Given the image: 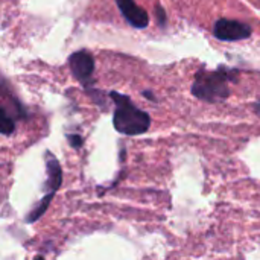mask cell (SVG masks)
<instances>
[{
	"instance_id": "cell-1",
	"label": "cell",
	"mask_w": 260,
	"mask_h": 260,
	"mask_svg": "<svg viewBox=\"0 0 260 260\" xmlns=\"http://www.w3.org/2000/svg\"><path fill=\"white\" fill-rule=\"evenodd\" d=\"M238 75V70L229 69L225 66H219L213 72L201 69L195 75V81L192 84V94L204 102H222L230 96L229 84L236 82Z\"/></svg>"
},
{
	"instance_id": "cell-2",
	"label": "cell",
	"mask_w": 260,
	"mask_h": 260,
	"mask_svg": "<svg viewBox=\"0 0 260 260\" xmlns=\"http://www.w3.org/2000/svg\"><path fill=\"white\" fill-rule=\"evenodd\" d=\"M110 98L116 104L113 125L117 133L125 136L145 134L151 126V117L146 111L137 108L126 94L110 91Z\"/></svg>"
},
{
	"instance_id": "cell-3",
	"label": "cell",
	"mask_w": 260,
	"mask_h": 260,
	"mask_svg": "<svg viewBox=\"0 0 260 260\" xmlns=\"http://www.w3.org/2000/svg\"><path fill=\"white\" fill-rule=\"evenodd\" d=\"M69 66L72 70V75L85 87V90L90 88L91 84V76L94 73V58L93 55L82 49V50H76L75 53H72L69 56Z\"/></svg>"
},
{
	"instance_id": "cell-4",
	"label": "cell",
	"mask_w": 260,
	"mask_h": 260,
	"mask_svg": "<svg viewBox=\"0 0 260 260\" xmlns=\"http://www.w3.org/2000/svg\"><path fill=\"white\" fill-rule=\"evenodd\" d=\"M213 34L221 41H239V40L250 38L253 29L251 26L238 20L219 18L213 26Z\"/></svg>"
},
{
	"instance_id": "cell-5",
	"label": "cell",
	"mask_w": 260,
	"mask_h": 260,
	"mask_svg": "<svg viewBox=\"0 0 260 260\" xmlns=\"http://www.w3.org/2000/svg\"><path fill=\"white\" fill-rule=\"evenodd\" d=\"M125 20L136 29H145L149 24L148 12L136 5L134 0H116Z\"/></svg>"
},
{
	"instance_id": "cell-6",
	"label": "cell",
	"mask_w": 260,
	"mask_h": 260,
	"mask_svg": "<svg viewBox=\"0 0 260 260\" xmlns=\"http://www.w3.org/2000/svg\"><path fill=\"white\" fill-rule=\"evenodd\" d=\"M46 172H47V183H46L47 190L56 192L62 183V169L56 157L50 152H46Z\"/></svg>"
},
{
	"instance_id": "cell-7",
	"label": "cell",
	"mask_w": 260,
	"mask_h": 260,
	"mask_svg": "<svg viewBox=\"0 0 260 260\" xmlns=\"http://www.w3.org/2000/svg\"><path fill=\"white\" fill-rule=\"evenodd\" d=\"M55 197V192H47L46 193V197L38 203V206L29 213V216L26 218V221H27V224H32V222H35V221H38L46 212H47V207H49V204L52 203V198Z\"/></svg>"
},
{
	"instance_id": "cell-8",
	"label": "cell",
	"mask_w": 260,
	"mask_h": 260,
	"mask_svg": "<svg viewBox=\"0 0 260 260\" xmlns=\"http://www.w3.org/2000/svg\"><path fill=\"white\" fill-rule=\"evenodd\" d=\"M14 129H15L14 120L9 117V114L6 113V110L3 107H0V134L11 136L14 133Z\"/></svg>"
},
{
	"instance_id": "cell-9",
	"label": "cell",
	"mask_w": 260,
	"mask_h": 260,
	"mask_svg": "<svg viewBox=\"0 0 260 260\" xmlns=\"http://www.w3.org/2000/svg\"><path fill=\"white\" fill-rule=\"evenodd\" d=\"M67 140H69V145L75 149H79L82 145H84V140L81 139V136L78 134H69L67 136Z\"/></svg>"
},
{
	"instance_id": "cell-10",
	"label": "cell",
	"mask_w": 260,
	"mask_h": 260,
	"mask_svg": "<svg viewBox=\"0 0 260 260\" xmlns=\"http://www.w3.org/2000/svg\"><path fill=\"white\" fill-rule=\"evenodd\" d=\"M155 12H157V20H158L160 26L165 27L166 26V12H165V9L160 5H157L155 6Z\"/></svg>"
},
{
	"instance_id": "cell-11",
	"label": "cell",
	"mask_w": 260,
	"mask_h": 260,
	"mask_svg": "<svg viewBox=\"0 0 260 260\" xmlns=\"http://www.w3.org/2000/svg\"><path fill=\"white\" fill-rule=\"evenodd\" d=\"M143 96L148 98V99H151V101H155V98H154V94L151 91H143Z\"/></svg>"
},
{
	"instance_id": "cell-12",
	"label": "cell",
	"mask_w": 260,
	"mask_h": 260,
	"mask_svg": "<svg viewBox=\"0 0 260 260\" xmlns=\"http://www.w3.org/2000/svg\"><path fill=\"white\" fill-rule=\"evenodd\" d=\"M254 110H256V111H257V113L260 114V102H259V104H256V105H254Z\"/></svg>"
}]
</instances>
